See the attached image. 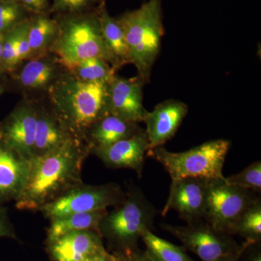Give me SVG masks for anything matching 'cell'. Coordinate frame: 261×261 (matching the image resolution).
Wrapping results in <instances>:
<instances>
[{
    "label": "cell",
    "mask_w": 261,
    "mask_h": 261,
    "mask_svg": "<svg viewBox=\"0 0 261 261\" xmlns=\"http://www.w3.org/2000/svg\"><path fill=\"white\" fill-rule=\"evenodd\" d=\"M91 154L84 140L73 138L59 148L31 160L28 179L15 201L18 210L37 211L82 183V166Z\"/></svg>",
    "instance_id": "6da1fadb"
},
{
    "label": "cell",
    "mask_w": 261,
    "mask_h": 261,
    "mask_svg": "<svg viewBox=\"0 0 261 261\" xmlns=\"http://www.w3.org/2000/svg\"><path fill=\"white\" fill-rule=\"evenodd\" d=\"M106 97L107 84L82 82L66 72L51 87L47 99L71 133L84 141L89 127L108 114Z\"/></svg>",
    "instance_id": "7a4b0ae2"
},
{
    "label": "cell",
    "mask_w": 261,
    "mask_h": 261,
    "mask_svg": "<svg viewBox=\"0 0 261 261\" xmlns=\"http://www.w3.org/2000/svg\"><path fill=\"white\" fill-rule=\"evenodd\" d=\"M116 19L124 33L130 64L137 68V76L148 83L164 35L162 0H148Z\"/></svg>",
    "instance_id": "3957f363"
},
{
    "label": "cell",
    "mask_w": 261,
    "mask_h": 261,
    "mask_svg": "<svg viewBox=\"0 0 261 261\" xmlns=\"http://www.w3.org/2000/svg\"><path fill=\"white\" fill-rule=\"evenodd\" d=\"M157 210L143 192L137 187H130L124 199L100 221L99 232L115 252H134L147 230L152 231Z\"/></svg>",
    "instance_id": "277c9868"
},
{
    "label": "cell",
    "mask_w": 261,
    "mask_h": 261,
    "mask_svg": "<svg viewBox=\"0 0 261 261\" xmlns=\"http://www.w3.org/2000/svg\"><path fill=\"white\" fill-rule=\"evenodd\" d=\"M230 147V141L220 139L181 152L156 147L149 149L147 155L161 163L172 180L185 178L225 180L223 168Z\"/></svg>",
    "instance_id": "5b68a950"
},
{
    "label": "cell",
    "mask_w": 261,
    "mask_h": 261,
    "mask_svg": "<svg viewBox=\"0 0 261 261\" xmlns=\"http://www.w3.org/2000/svg\"><path fill=\"white\" fill-rule=\"evenodd\" d=\"M56 20L59 32L51 53L63 62L98 58L111 65V56L103 39L98 12L61 15Z\"/></svg>",
    "instance_id": "8992f818"
},
{
    "label": "cell",
    "mask_w": 261,
    "mask_h": 261,
    "mask_svg": "<svg viewBox=\"0 0 261 261\" xmlns=\"http://www.w3.org/2000/svg\"><path fill=\"white\" fill-rule=\"evenodd\" d=\"M125 195L126 192L118 184L89 185L82 182L43 206L39 211L51 220L70 214L107 210L121 203Z\"/></svg>",
    "instance_id": "52a82bcc"
},
{
    "label": "cell",
    "mask_w": 261,
    "mask_h": 261,
    "mask_svg": "<svg viewBox=\"0 0 261 261\" xmlns=\"http://www.w3.org/2000/svg\"><path fill=\"white\" fill-rule=\"evenodd\" d=\"M251 191L231 186L222 179H207L204 220L216 231L232 234L233 228L255 200Z\"/></svg>",
    "instance_id": "ba28073f"
},
{
    "label": "cell",
    "mask_w": 261,
    "mask_h": 261,
    "mask_svg": "<svg viewBox=\"0 0 261 261\" xmlns=\"http://www.w3.org/2000/svg\"><path fill=\"white\" fill-rule=\"evenodd\" d=\"M161 227L178 238L186 250L195 253L202 261H216L243 253L250 246L246 242L239 245L230 235L216 231L202 221L187 226L163 224Z\"/></svg>",
    "instance_id": "9c48e42d"
},
{
    "label": "cell",
    "mask_w": 261,
    "mask_h": 261,
    "mask_svg": "<svg viewBox=\"0 0 261 261\" xmlns=\"http://www.w3.org/2000/svg\"><path fill=\"white\" fill-rule=\"evenodd\" d=\"M66 72L59 58L49 53L23 62L10 76L23 99L37 102L47 99L51 87Z\"/></svg>",
    "instance_id": "30bf717a"
},
{
    "label": "cell",
    "mask_w": 261,
    "mask_h": 261,
    "mask_svg": "<svg viewBox=\"0 0 261 261\" xmlns=\"http://www.w3.org/2000/svg\"><path fill=\"white\" fill-rule=\"evenodd\" d=\"M37 120L36 102L22 98L0 122V141L31 161L34 157Z\"/></svg>",
    "instance_id": "8fae6325"
},
{
    "label": "cell",
    "mask_w": 261,
    "mask_h": 261,
    "mask_svg": "<svg viewBox=\"0 0 261 261\" xmlns=\"http://www.w3.org/2000/svg\"><path fill=\"white\" fill-rule=\"evenodd\" d=\"M145 84L137 75L129 79L115 75L107 84L108 113L135 123L145 121L149 113L143 105Z\"/></svg>",
    "instance_id": "7c38bea8"
},
{
    "label": "cell",
    "mask_w": 261,
    "mask_h": 261,
    "mask_svg": "<svg viewBox=\"0 0 261 261\" xmlns=\"http://www.w3.org/2000/svg\"><path fill=\"white\" fill-rule=\"evenodd\" d=\"M207 179L185 178L172 180L169 195L163 207L162 216L176 211L187 224H196L205 216Z\"/></svg>",
    "instance_id": "4fadbf2b"
},
{
    "label": "cell",
    "mask_w": 261,
    "mask_h": 261,
    "mask_svg": "<svg viewBox=\"0 0 261 261\" xmlns=\"http://www.w3.org/2000/svg\"><path fill=\"white\" fill-rule=\"evenodd\" d=\"M187 105L177 99H169L159 103L145 120V133L149 149L162 147L176 135L188 113Z\"/></svg>",
    "instance_id": "5bb4252c"
},
{
    "label": "cell",
    "mask_w": 261,
    "mask_h": 261,
    "mask_svg": "<svg viewBox=\"0 0 261 261\" xmlns=\"http://www.w3.org/2000/svg\"><path fill=\"white\" fill-rule=\"evenodd\" d=\"M149 150L148 140L143 129L108 147L95 149L92 154H95L108 168H129L142 177L145 157Z\"/></svg>",
    "instance_id": "9a60e30c"
},
{
    "label": "cell",
    "mask_w": 261,
    "mask_h": 261,
    "mask_svg": "<svg viewBox=\"0 0 261 261\" xmlns=\"http://www.w3.org/2000/svg\"><path fill=\"white\" fill-rule=\"evenodd\" d=\"M104 249L102 236L93 230L70 231L47 243L51 261H87Z\"/></svg>",
    "instance_id": "2e32d148"
},
{
    "label": "cell",
    "mask_w": 261,
    "mask_h": 261,
    "mask_svg": "<svg viewBox=\"0 0 261 261\" xmlns=\"http://www.w3.org/2000/svg\"><path fill=\"white\" fill-rule=\"evenodd\" d=\"M35 102L37 120L34 158L49 153L71 139L77 138L55 112L47 99Z\"/></svg>",
    "instance_id": "e0dca14e"
},
{
    "label": "cell",
    "mask_w": 261,
    "mask_h": 261,
    "mask_svg": "<svg viewBox=\"0 0 261 261\" xmlns=\"http://www.w3.org/2000/svg\"><path fill=\"white\" fill-rule=\"evenodd\" d=\"M31 161L0 141V204L21 195L28 179Z\"/></svg>",
    "instance_id": "ac0fdd59"
},
{
    "label": "cell",
    "mask_w": 261,
    "mask_h": 261,
    "mask_svg": "<svg viewBox=\"0 0 261 261\" xmlns=\"http://www.w3.org/2000/svg\"><path fill=\"white\" fill-rule=\"evenodd\" d=\"M142 130L137 123L108 113L89 127L84 139L92 154L95 149L108 147L137 135Z\"/></svg>",
    "instance_id": "d6986e66"
},
{
    "label": "cell",
    "mask_w": 261,
    "mask_h": 261,
    "mask_svg": "<svg viewBox=\"0 0 261 261\" xmlns=\"http://www.w3.org/2000/svg\"><path fill=\"white\" fill-rule=\"evenodd\" d=\"M98 18L105 44L111 56V65L117 71L124 65L130 64L124 33L117 19L109 15L105 4L98 10Z\"/></svg>",
    "instance_id": "ffe728a7"
},
{
    "label": "cell",
    "mask_w": 261,
    "mask_h": 261,
    "mask_svg": "<svg viewBox=\"0 0 261 261\" xmlns=\"http://www.w3.org/2000/svg\"><path fill=\"white\" fill-rule=\"evenodd\" d=\"M58 22L47 15L34 14L29 18L28 39L30 59L51 53V49L58 36Z\"/></svg>",
    "instance_id": "44dd1931"
},
{
    "label": "cell",
    "mask_w": 261,
    "mask_h": 261,
    "mask_svg": "<svg viewBox=\"0 0 261 261\" xmlns=\"http://www.w3.org/2000/svg\"><path fill=\"white\" fill-rule=\"evenodd\" d=\"M107 212L108 210H102L80 213L50 220L47 231V243L54 241L65 233L78 230H93L99 233V223Z\"/></svg>",
    "instance_id": "7402d4cb"
},
{
    "label": "cell",
    "mask_w": 261,
    "mask_h": 261,
    "mask_svg": "<svg viewBox=\"0 0 261 261\" xmlns=\"http://www.w3.org/2000/svg\"><path fill=\"white\" fill-rule=\"evenodd\" d=\"M61 63L68 73L82 82L108 84L116 75V70L102 58H87L82 61Z\"/></svg>",
    "instance_id": "603a6c76"
},
{
    "label": "cell",
    "mask_w": 261,
    "mask_h": 261,
    "mask_svg": "<svg viewBox=\"0 0 261 261\" xmlns=\"http://www.w3.org/2000/svg\"><path fill=\"white\" fill-rule=\"evenodd\" d=\"M145 253L152 261H195L189 256L185 247L177 246L147 230L142 234Z\"/></svg>",
    "instance_id": "cb8c5ba5"
},
{
    "label": "cell",
    "mask_w": 261,
    "mask_h": 261,
    "mask_svg": "<svg viewBox=\"0 0 261 261\" xmlns=\"http://www.w3.org/2000/svg\"><path fill=\"white\" fill-rule=\"evenodd\" d=\"M232 234H238L250 245L261 240V202L259 198L249 206L233 228Z\"/></svg>",
    "instance_id": "d4e9b609"
},
{
    "label": "cell",
    "mask_w": 261,
    "mask_h": 261,
    "mask_svg": "<svg viewBox=\"0 0 261 261\" xmlns=\"http://www.w3.org/2000/svg\"><path fill=\"white\" fill-rule=\"evenodd\" d=\"M225 181L231 186L244 190L259 192L261 191V163L257 161L247 166L241 172L225 178Z\"/></svg>",
    "instance_id": "484cf974"
},
{
    "label": "cell",
    "mask_w": 261,
    "mask_h": 261,
    "mask_svg": "<svg viewBox=\"0 0 261 261\" xmlns=\"http://www.w3.org/2000/svg\"><path fill=\"white\" fill-rule=\"evenodd\" d=\"M27 10L18 2H0V34H4L28 19Z\"/></svg>",
    "instance_id": "4316f807"
},
{
    "label": "cell",
    "mask_w": 261,
    "mask_h": 261,
    "mask_svg": "<svg viewBox=\"0 0 261 261\" xmlns=\"http://www.w3.org/2000/svg\"><path fill=\"white\" fill-rule=\"evenodd\" d=\"M18 25L3 34V63L7 75L14 73L21 65L18 54Z\"/></svg>",
    "instance_id": "83f0119b"
},
{
    "label": "cell",
    "mask_w": 261,
    "mask_h": 261,
    "mask_svg": "<svg viewBox=\"0 0 261 261\" xmlns=\"http://www.w3.org/2000/svg\"><path fill=\"white\" fill-rule=\"evenodd\" d=\"M98 0H53L51 10L62 15L86 14Z\"/></svg>",
    "instance_id": "f1b7e54d"
},
{
    "label": "cell",
    "mask_w": 261,
    "mask_h": 261,
    "mask_svg": "<svg viewBox=\"0 0 261 261\" xmlns=\"http://www.w3.org/2000/svg\"><path fill=\"white\" fill-rule=\"evenodd\" d=\"M3 238L18 240L8 210L3 205L0 204V238Z\"/></svg>",
    "instance_id": "f546056e"
},
{
    "label": "cell",
    "mask_w": 261,
    "mask_h": 261,
    "mask_svg": "<svg viewBox=\"0 0 261 261\" xmlns=\"http://www.w3.org/2000/svg\"><path fill=\"white\" fill-rule=\"evenodd\" d=\"M19 3L34 14L45 13L48 7V0H19Z\"/></svg>",
    "instance_id": "4dcf8cb0"
},
{
    "label": "cell",
    "mask_w": 261,
    "mask_h": 261,
    "mask_svg": "<svg viewBox=\"0 0 261 261\" xmlns=\"http://www.w3.org/2000/svg\"><path fill=\"white\" fill-rule=\"evenodd\" d=\"M87 261H116V260L113 254L109 253L106 249H104Z\"/></svg>",
    "instance_id": "1f68e13d"
},
{
    "label": "cell",
    "mask_w": 261,
    "mask_h": 261,
    "mask_svg": "<svg viewBox=\"0 0 261 261\" xmlns=\"http://www.w3.org/2000/svg\"><path fill=\"white\" fill-rule=\"evenodd\" d=\"M135 252H114L113 255L116 261H137L135 257Z\"/></svg>",
    "instance_id": "d6a6232c"
},
{
    "label": "cell",
    "mask_w": 261,
    "mask_h": 261,
    "mask_svg": "<svg viewBox=\"0 0 261 261\" xmlns=\"http://www.w3.org/2000/svg\"><path fill=\"white\" fill-rule=\"evenodd\" d=\"M3 34H0V79H1L3 75H6L3 63Z\"/></svg>",
    "instance_id": "836d02e7"
},
{
    "label": "cell",
    "mask_w": 261,
    "mask_h": 261,
    "mask_svg": "<svg viewBox=\"0 0 261 261\" xmlns=\"http://www.w3.org/2000/svg\"><path fill=\"white\" fill-rule=\"evenodd\" d=\"M135 257L137 261H152L146 255L145 252H141L136 250L135 252Z\"/></svg>",
    "instance_id": "e575fe53"
},
{
    "label": "cell",
    "mask_w": 261,
    "mask_h": 261,
    "mask_svg": "<svg viewBox=\"0 0 261 261\" xmlns=\"http://www.w3.org/2000/svg\"><path fill=\"white\" fill-rule=\"evenodd\" d=\"M243 253L235 254V255H229V256L222 257V258L219 259V260L216 261H239L240 260V259L241 258V257L243 256Z\"/></svg>",
    "instance_id": "d590c367"
},
{
    "label": "cell",
    "mask_w": 261,
    "mask_h": 261,
    "mask_svg": "<svg viewBox=\"0 0 261 261\" xmlns=\"http://www.w3.org/2000/svg\"><path fill=\"white\" fill-rule=\"evenodd\" d=\"M247 261H261V255L260 250H256V251L252 252L250 253V256Z\"/></svg>",
    "instance_id": "8d00e7d4"
},
{
    "label": "cell",
    "mask_w": 261,
    "mask_h": 261,
    "mask_svg": "<svg viewBox=\"0 0 261 261\" xmlns=\"http://www.w3.org/2000/svg\"><path fill=\"white\" fill-rule=\"evenodd\" d=\"M5 92V87L3 85V83H2L1 81H0V97H1L2 94L4 93Z\"/></svg>",
    "instance_id": "74e56055"
},
{
    "label": "cell",
    "mask_w": 261,
    "mask_h": 261,
    "mask_svg": "<svg viewBox=\"0 0 261 261\" xmlns=\"http://www.w3.org/2000/svg\"><path fill=\"white\" fill-rule=\"evenodd\" d=\"M0 2H18L19 3V0H0Z\"/></svg>",
    "instance_id": "f35d334b"
}]
</instances>
